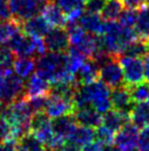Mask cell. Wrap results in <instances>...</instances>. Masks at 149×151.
Listing matches in <instances>:
<instances>
[{
	"mask_svg": "<svg viewBox=\"0 0 149 151\" xmlns=\"http://www.w3.org/2000/svg\"><path fill=\"white\" fill-rule=\"evenodd\" d=\"M131 122V116L127 114L111 109L102 116V124L104 127L113 131L114 134L118 132L123 127Z\"/></svg>",
	"mask_w": 149,
	"mask_h": 151,
	"instance_id": "obj_17",
	"label": "cell"
},
{
	"mask_svg": "<svg viewBox=\"0 0 149 151\" xmlns=\"http://www.w3.org/2000/svg\"><path fill=\"white\" fill-rule=\"evenodd\" d=\"M117 60L123 68L124 83L127 87H132V86L140 84L145 81L144 63L140 59L120 55V56H117Z\"/></svg>",
	"mask_w": 149,
	"mask_h": 151,
	"instance_id": "obj_5",
	"label": "cell"
},
{
	"mask_svg": "<svg viewBox=\"0 0 149 151\" xmlns=\"http://www.w3.org/2000/svg\"><path fill=\"white\" fill-rule=\"evenodd\" d=\"M94 139L101 146H110L114 142L115 134L113 131L108 129L106 127L100 126L94 130Z\"/></svg>",
	"mask_w": 149,
	"mask_h": 151,
	"instance_id": "obj_28",
	"label": "cell"
},
{
	"mask_svg": "<svg viewBox=\"0 0 149 151\" xmlns=\"http://www.w3.org/2000/svg\"><path fill=\"white\" fill-rule=\"evenodd\" d=\"M111 103L113 109L117 111L127 114L131 116L133 108L135 107V103L133 101L129 88L126 85L113 88L111 91Z\"/></svg>",
	"mask_w": 149,
	"mask_h": 151,
	"instance_id": "obj_10",
	"label": "cell"
},
{
	"mask_svg": "<svg viewBox=\"0 0 149 151\" xmlns=\"http://www.w3.org/2000/svg\"><path fill=\"white\" fill-rule=\"evenodd\" d=\"M100 80L109 88H117L125 85L124 73L117 58L113 59L109 63L100 67Z\"/></svg>",
	"mask_w": 149,
	"mask_h": 151,
	"instance_id": "obj_6",
	"label": "cell"
},
{
	"mask_svg": "<svg viewBox=\"0 0 149 151\" xmlns=\"http://www.w3.org/2000/svg\"><path fill=\"white\" fill-rule=\"evenodd\" d=\"M18 148L24 151H43L44 145L38 140L33 132L29 131L18 141Z\"/></svg>",
	"mask_w": 149,
	"mask_h": 151,
	"instance_id": "obj_25",
	"label": "cell"
},
{
	"mask_svg": "<svg viewBox=\"0 0 149 151\" xmlns=\"http://www.w3.org/2000/svg\"><path fill=\"white\" fill-rule=\"evenodd\" d=\"M137 147L139 151H149V124L139 131Z\"/></svg>",
	"mask_w": 149,
	"mask_h": 151,
	"instance_id": "obj_32",
	"label": "cell"
},
{
	"mask_svg": "<svg viewBox=\"0 0 149 151\" xmlns=\"http://www.w3.org/2000/svg\"><path fill=\"white\" fill-rule=\"evenodd\" d=\"M138 134V127L135 126L132 122H129L117 132L114 139V143L120 151L134 150L137 147Z\"/></svg>",
	"mask_w": 149,
	"mask_h": 151,
	"instance_id": "obj_8",
	"label": "cell"
},
{
	"mask_svg": "<svg viewBox=\"0 0 149 151\" xmlns=\"http://www.w3.org/2000/svg\"><path fill=\"white\" fill-rule=\"evenodd\" d=\"M17 151H24V150H22V149H20V148H18Z\"/></svg>",
	"mask_w": 149,
	"mask_h": 151,
	"instance_id": "obj_42",
	"label": "cell"
},
{
	"mask_svg": "<svg viewBox=\"0 0 149 151\" xmlns=\"http://www.w3.org/2000/svg\"><path fill=\"white\" fill-rule=\"evenodd\" d=\"M52 0H10L9 6L12 18L20 23L42 13Z\"/></svg>",
	"mask_w": 149,
	"mask_h": 151,
	"instance_id": "obj_4",
	"label": "cell"
},
{
	"mask_svg": "<svg viewBox=\"0 0 149 151\" xmlns=\"http://www.w3.org/2000/svg\"><path fill=\"white\" fill-rule=\"evenodd\" d=\"M52 126L56 137L62 140H67L77 128L78 124L76 122L74 115H66L52 120Z\"/></svg>",
	"mask_w": 149,
	"mask_h": 151,
	"instance_id": "obj_13",
	"label": "cell"
},
{
	"mask_svg": "<svg viewBox=\"0 0 149 151\" xmlns=\"http://www.w3.org/2000/svg\"><path fill=\"white\" fill-rule=\"evenodd\" d=\"M144 63V74H145V81L149 83V54L144 56L143 59Z\"/></svg>",
	"mask_w": 149,
	"mask_h": 151,
	"instance_id": "obj_39",
	"label": "cell"
},
{
	"mask_svg": "<svg viewBox=\"0 0 149 151\" xmlns=\"http://www.w3.org/2000/svg\"><path fill=\"white\" fill-rule=\"evenodd\" d=\"M147 104H148V107H149V101H147Z\"/></svg>",
	"mask_w": 149,
	"mask_h": 151,
	"instance_id": "obj_45",
	"label": "cell"
},
{
	"mask_svg": "<svg viewBox=\"0 0 149 151\" xmlns=\"http://www.w3.org/2000/svg\"><path fill=\"white\" fill-rule=\"evenodd\" d=\"M131 151H139V150H136V149H134V150H131Z\"/></svg>",
	"mask_w": 149,
	"mask_h": 151,
	"instance_id": "obj_43",
	"label": "cell"
},
{
	"mask_svg": "<svg viewBox=\"0 0 149 151\" xmlns=\"http://www.w3.org/2000/svg\"><path fill=\"white\" fill-rule=\"evenodd\" d=\"M126 8L139 9L143 6H146V2L148 0H122Z\"/></svg>",
	"mask_w": 149,
	"mask_h": 151,
	"instance_id": "obj_35",
	"label": "cell"
},
{
	"mask_svg": "<svg viewBox=\"0 0 149 151\" xmlns=\"http://www.w3.org/2000/svg\"><path fill=\"white\" fill-rule=\"evenodd\" d=\"M50 83L37 73H33L25 83V97L32 98L36 96H45L50 94Z\"/></svg>",
	"mask_w": 149,
	"mask_h": 151,
	"instance_id": "obj_11",
	"label": "cell"
},
{
	"mask_svg": "<svg viewBox=\"0 0 149 151\" xmlns=\"http://www.w3.org/2000/svg\"><path fill=\"white\" fill-rule=\"evenodd\" d=\"M147 54H149L147 41L137 39L134 42H132L131 44H128V45L126 46L121 55H123V56H128V58L139 59V58L146 56Z\"/></svg>",
	"mask_w": 149,
	"mask_h": 151,
	"instance_id": "obj_23",
	"label": "cell"
},
{
	"mask_svg": "<svg viewBox=\"0 0 149 151\" xmlns=\"http://www.w3.org/2000/svg\"><path fill=\"white\" fill-rule=\"evenodd\" d=\"M44 111L50 118L55 119V118L66 116V115H74L76 111V106L74 101H67V99L50 94Z\"/></svg>",
	"mask_w": 149,
	"mask_h": 151,
	"instance_id": "obj_9",
	"label": "cell"
},
{
	"mask_svg": "<svg viewBox=\"0 0 149 151\" xmlns=\"http://www.w3.org/2000/svg\"><path fill=\"white\" fill-rule=\"evenodd\" d=\"M1 110H2V104L0 103V113H1Z\"/></svg>",
	"mask_w": 149,
	"mask_h": 151,
	"instance_id": "obj_41",
	"label": "cell"
},
{
	"mask_svg": "<svg viewBox=\"0 0 149 151\" xmlns=\"http://www.w3.org/2000/svg\"><path fill=\"white\" fill-rule=\"evenodd\" d=\"M74 104L77 109L92 107L101 115H104L112 108L110 88L101 81L80 85L74 94Z\"/></svg>",
	"mask_w": 149,
	"mask_h": 151,
	"instance_id": "obj_1",
	"label": "cell"
},
{
	"mask_svg": "<svg viewBox=\"0 0 149 151\" xmlns=\"http://www.w3.org/2000/svg\"><path fill=\"white\" fill-rule=\"evenodd\" d=\"M131 122L137 127H145L149 124V107L147 103L136 104L131 113Z\"/></svg>",
	"mask_w": 149,
	"mask_h": 151,
	"instance_id": "obj_24",
	"label": "cell"
},
{
	"mask_svg": "<svg viewBox=\"0 0 149 151\" xmlns=\"http://www.w3.org/2000/svg\"><path fill=\"white\" fill-rule=\"evenodd\" d=\"M129 88L131 96L135 104H141V103H147L149 101V83L148 82H143L140 84L132 86Z\"/></svg>",
	"mask_w": 149,
	"mask_h": 151,
	"instance_id": "obj_26",
	"label": "cell"
},
{
	"mask_svg": "<svg viewBox=\"0 0 149 151\" xmlns=\"http://www.w3.org/2000/svg\"><path fill=\"white\" fill-rule=\"evenodd\" d=\"M148 1H149V0H148Z\"/></svg>",
	"mask_w": 149,
	"mask_h": 151,
	"instance_id": "obj_47",
	"label": "cell"
},
{
	"mask_svg": "<svg viewBox=\"0 0 149 151\" xmlns=\"http://www.w3.org/2000/svg\"><path fill=\"white\" fill-rule=\"evenodd\" d=\"M81 151H102V146L96 141H92L91 143L82 147Z\"/></svg>",
	"mask_w": 149,
	"mask_h": 151,
	"instance_id": "obj_38",
	"label": "cell"
},
{
	"mask_svg": "<svg viewBox=\"0 0 149 151\" xmlns=\"http://www.w3.org/2000/svg\"><path fill=\"white\" fill-rule=\"evenodd\" d=\"M108 0H87L86 1V12L88 13H98L102 12L104 6Z\"/></svg>",
	"mask_w": 149,
	"mask_h": 151,
	"instance_id": "obj_33",
	"label": "cell"
},
{
	"mask_svg": "<svg viewBox=\"0 0 149 151\" xmlns=\"http://www.w3.org/2000/svg\"><path fill=\"white\" fill-rule=\"evenodd\" d=\"M23 97H25L24 80L11 68L0 67V103L7 106Z\"/></svg>",
	"mask_w": 149,
	"mask_h": 151,
	"instance_id": "obj_2",
	"label": "cell"
},
{
	"mask_svg": "<svg viewBox=\"0 0 149 151\" xmlns=\"http://www.w3.org/2000/svg\"><path fill=\"white\" fill-rule=\"evenodd\" d=\"M86 1H87V0H86Z\"/></svg>",
	"mask_w": 149,
	"mask_h": 151,
	"instance_id": "obj_46",
	"label": "cell"
},
{
	"mask_svg": "<svg viewBox=\"0 0 149 151\" xmlns=\"http://www.w3.org/2000/svg\"><path fill=\"white\" fill-rule=\"evenodd\" d=\"M12 19L8 0H0V21H9Z\"/></svg>",
	"mask_w": 149,
	"mask_h": 151,
	"instance_id": "obj_34",
	"label": "cell"
},
{
	"mask_svg": "<svg viewBox=\"0 0 149 151\" xmlns=\"http://www.w3.org/2000/svg\"><path fill=\"white\" fill-rule=\"evenodd\" d=\"M43 151H52V150H50V149H47V150H43Z\"/></svg>",
	"mask_w": 149,
	"mask_h": 151,
	"instance_id": "obj_44",
	"label": "cell"
},
{
	"mask_svg": "<svg viewBox=\"0 0 149 151\" xmlns=\"http://www.w3.org/2000/svg\"><path fill=\"white\" fill-rule=\"evenodd\" d=\"M42 14L52 28H65V25L67 24L65 13L62 12V9L53 0L48 2V4L43 10Z\"/></svg>",
	"mask_w": 149,
	"mask_h": 151,
	"instance_id": "obj_18",
	"label": "cell"
},
{
	"mask_svg": "<svg viewBox=\"0 0 149 151\" xmlns=\"http://www.w3.org/2000/svg\"><path fill=\"white\" fill-rule=\"evenodd\" d=\"M48 96L50 95H45V96H36L32 97V98H28L30 104V107L32 109L33 114L36 113H42L45 110L46 104L48 101Z\"/></svg>",
	"mask_w": 149,
	"mask_h": 151,
	"instance_id": "obj_31",
	"label": "cell"
},
{
	"mask_svg": "<svg viewBox=\"0 0 149 151\" xmlns=\"http://www.w3.org/2000/svg\"><path fill=\"white\" fill-rule=\"evenodd\" d=\"M76 122L80 126L89 127V128H98L102 124V116L92 107L77 109L74 114Z\"/></svg>",
	"mask_w": 149,
	"mask_h": 151,
	"instance_id": "obj_16",
	"label": "cell"
},
{
	"mask_svg": "<svg viewBox=\"0 0 149 151\" xmlns=\"http://www.w3.org/2000/svg\"><path fill=\"white\" fill-rule=\"evenodd\" d=\"M36 68V61L33 58H18L13 63L14 73L22 80H26Z\"/></svg>",
	"mask_w": 149,
	"mask_h": 151,
	"instance_id": "obj_20",
	"label": "cell"
},
{
	"mask_svg": "<svg viewBox=\"0 0 149 151\" xmlns=\"http://www.w3.org/2000/svg\"><path fill=\"white\" fill-rule=\"evenodd\" d=\"M14 53L7 44L0 43V67L2 68H10L14 63Z\"/></svg>",
	"mask_w": 149,
	"mask_h": 151,
	"instance_id": "obj_29",
	"label": "cell"
},
{
	"mask_svg": "<svg viewBox=\"0 0 149 151\" xmlns=\"http://www.w3.org/2000/svg\"><path fill=\"white\" fill-rule=\"evenodd\" d=\"M102 151H120L116 146L110 145V146H102Z\"/></svg>",
	"mask_w": 149,
	"mask_h": 151,
	"instance_id": "obj_40",
	"label": "cell"
},
{
	"mask_svg": "<svg viewBox=\"0 0 149 151\" xmlns=\"http://www.w3.org/2000/svg\"><path fill=\"white\" fill-rule=\"evenodd\" d=\"M18 143L14 141H2L0 142V151H17Z\"/></svg>",
	"mask_w": 149,
	"mask_h": 151,
	"instance_id": "obj_37",
	"label": "cell"
},
{
	"mask_svg": "<svg viewBox=\"0 0 149 151\" xmlns=\"http://www.w3.org/2000/svg\"><path fill=\"white\" fill-rule=\"evenodd\" d=\"M100 77V66L96 64L94 60L88 59L82 66L80 67L78 73L76 74V82L77 84L87 85L91 84L98 81Z\"/></svg>",
	"mask_w": 149,
	"mask_h": 151,
	"instance_id": "obj_14",
	"label": "cell"
},
{
	"mask_svg": "<svg viewBox=\"0 0 149 151\" xmlns=\"http://www.w3.org/2000/svg\"><path fill=\"white\" fill-rule=\"evenodd\" d=\"M137 14L138 11L137 9L132 8H125L122 13H121L120 18H118V23L123 27H127V28H133L136 24L137 21Z\"/></svg>",
	"mask_w": 149,
	"mask_h": 151,
	"instance_id": "obj_30",
	"label": "cell"
},
{
	"mask_svg": "<svg viewBox=\"0 0 149 151\" xmlns=\"http://www.w3.org/2000/svg\"><path fill=\"white\" fill-rule=\"evenodd\" d=\"M69 140L74 141V143L79 145L80 147H84L89 143H91L94 139V130L89 127L80 126L78 125L74 131L69 137Z\"/></svg>",
	"mask_w": 149,
	"mask_h": 151,
	"instance_id": "obj_21",
	"label": "cell"
},
{
	"mask_svg": "<svg viewBox=\"0 0 149 151\" xmlns=\"http://www.w3.org/2000/svg\"><path fill=\"white\" fill-rule=\"evenodd\" d=\"M135 31L138 39L144 41L149 40V6L147 4L138 9Z\"/></svg>",
	"mask_w": 149,
	"mask_h": 151,
	"instance_id": "obj_19",
	"label": "cell"
},
{
	"mask_svg": "<svg viewBox=\"0 0 149 151\" xmlns=\"http://www.w3.org/2000/svg\"><path fill=\"white\" fill-rule=\"evenodd\" d=\"M21 30L24 34L34 38H43L50 30V23L43 16H36L21 23Z\"/></svg>",
	"mask_w": 149,
	"mask_h": 151,
	"instance_id": "obj_12",
	"label": "cell"
},
{
	"mask_svg": "<svg viewBox=\"0 0 149 151\" xmlns=\"http://www.w3.org/2000/svg\"><path fill=\"white\" fill-rule=\"evenodd\" d=\"M44 43L50 52L67 53L70 47V41L66 28H52L44 37Z\"/></svg>",
	"mask_w": 149,
	"mask_h": 151,
	"instance_id": "obj_7",
	"label": "cell"
},
{
	"mask_svg": "<svg viewBox=\"0 0 149 151\" xmlns=\"http://www.w3.org/2000/svg\"><path fill=\"white\" fill-rule=\"evenodd\" d=\"M84 1L86 0H56V4L67 17L76 11H82L86 6Z\"/></svg>",
	"mask_w": 149,
	"mask_h": 151,
	"instance_id": "obj_27",
	"label": "cell"
},
{
	"mask_svg": "<svg viewBox=\"0 0 149 151\" xmlns=\"http://www.w3.org/2000/svg\"><path fill=\"white\" fill-rule=\"evenodd\" d=\"M82 150V147H80L79 145L74 143V141H71L69 139L65 140V142L62 145L60 151H81Z\"/></svg>",
	"mask_w": 149,
	"mask_h": 151,
	"instance_id": "obj_36",
	"label": "cell"
},
{
	"mask_svg": "<svg viewBox=\"0 0 149 151\" xmlns=\"http://www.w3.org/2000/svg\"><path fill=\"white\" fill-rule=\"evenodd\" d=\"M8 46L19 58H41L46 54L45 43L43 38L30 37L20 32L8 43Z\"/></svg>",
	"mask_w": 149,
	"mask_h": 151,
	"instance_id": "obj_3",
	"label": "cell"
},
{
	"mask_svg": "<svg viewBox=\"0 0 149 151\" xmlns=\"http://www.w3.org/2000/svg\"><path fill=\"white\" fill-rule=\"evenodd\" d=\"M123 10L124 4L122 0H108L101 12V17L104 21H115L120 18Z\"/></svg>",
	"mask_w": 149,
	"mask_h": 151,
	"instance_id": "obj_22",
	"label": "cell"
},
{
	"mask_svg": "<svg viewBox=\"0 0 149 151\" xmlns=\"http://www.w3.org/2000/svg\"><path fill=\"white\" fill-rule=\"evenodd\" d=\"M105 22L103 18L99 16L98 13H83L81 18L79 19V25L86 32L93 35H102L105 29Z\"/></svg>",
	"mask_w": 149,
	"mask_h": 151,
	"instance_id": "obj_15",
	"label": "cell"
}]
</instances>
